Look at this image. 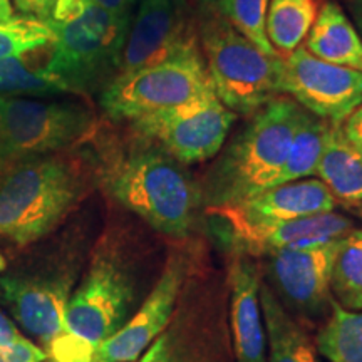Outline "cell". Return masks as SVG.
Listing matches in <instances>:
<instances>
[{"label":"cell","mask_w":362,"mask_h":362,"mask_svg":"<svg viewBox=\"0 0 362 362\" xmlns=\"http://www.w3.org/2000/svg\"><path fill=\"white\" fill-rule=\"evenodd\" d=\"M13 17L12 0H0V21H7Z\"/></svg>","instance_id":"36"},{"label":"cell","mask_w":362,"mask_h":362,"mask_svg":"<svg viewBox=\"0 0 362 362\" xmlns=\"http://www.w3.org/2000/svg\"><path fill=\"white\" fill-rule=\"evenodd\" d=\"M200 49L116 76L101 90V107L111 119L131 121L180 106L214 90Z\"/></svg>","instance_id":"8"},{"label":"cell","mask_w":362,"mask_h":362,"mask_svg":"<svg viewBox=\"0 0 362 362\" xmlns=\"http://www.w3.org/2000/svg\"><path fill=\"white\" fill-rule=\"evenodd\" d=\"M52 39L49 25L34 17L13 16L12 19L0 21V59L49 47Z\"/></svg>","instance_id":"28"},{"label":"cell","mask_w":362,"mask_h":362,"mask_svg":"<svg viewBox=\"0 0 362 362\" xmlns=\"http://www.w3.org/2000/svg\"><path fill=\"white\" fill-rule=\"evenodd\" d=\"M57 2L59 0H13V6L21 12V16L45 21L52 13Z\"/></svg>","instance_id":"30"},{"label":"cell","mask_w":362,"mask_h":362,"mask_svg":"<svg viewBox=\"0 0 362 362\" xmlns=\"http://www.w3.org/2000/svg\"><path fill=\"white\" fill-rule=\"evenodd\" d=\"M98 178L112 200L156 232L175 240L193 232L203 205L202 187L185 165L155 143L138 138L104 149Z\"/></svg>","instance_id":"1"},{"label":"cell","mask_w":362,"mask_h":362,"mask_svg":"<svg viewBox=\"0 0 362 362\" xmlns=\"http://www.w3.org/2000/svg\"><path fill=\"white\" fill-rule=\"evenodd\" d=\"M235 117L216 96L215 89L180 106L131 121L138 138L155 143L181 165L214 158L223 148Z\"/></svg>","instance_id":"10"},{"label":"cell","mask_w":362,"mask_h":362,"mask_svg":"<svg viewBox=\"0 0 362 362\" xmlns=\"http://www.w3.org/2000/svg\"><path fill=\"white\" fill-rule=\"evenodd\" d=\"M21 339L22 334L17 329V325L0 310V349H7V347L16 346Z\"/></svg>","instance_id":"31"},{"label":"cell","mask_w":362,"mask_h":362,"mask_svg":"<svg viewBox=\"0 0 362 362\" xmlns=\"http://www.w3.org/2000/svg\"><path fill=\"white\" fill-rule=\"evenodd\" d=\"M346 2L347 7H349L352 19H354L357 33L362 37V0H346Z\"/></svg>","instance_id":"35"},{"label":"cell","mask_w":362,"mask_h":362,"mask_svg":"<svg viewBox=\"0 0 362 362\" xmlns=\"http://www.w3.org/2000/svg\"><path fill=\"white\" fill-rule=\"evenodd\" d=\"M336 205V198L322 181L304 178L267 188L233 205L206 206L205 214L218 220L228 235H233L302 216L327 214L334 211Z\"/></svg>","instance_id":"15"},{"label":"cell","mask_w":362,"mask_h":362,"mask_svg":"<svg viewBox=\"0 0 362 362\" xmlns=\"http://www.w3.org/2000/svg\"><path fill=\"white\" fill-rule=\"evenodd\" d=\"M129 21L90 0H59L44 21L54 35L45 71L67 93L103 90L119 72Z\"/></svg>","instance_id":"3"},{"label":"cell","mask_w":362,"mask_h":362,"mask_svg":"<svg viewBox=\"0 0 362 362\" xmlns=\"http://www.w3.org/2000/svg\"><path fill=\"white\" fill-rule=\"evenodd\" d=\"M352 221L334 211L327 214L302 216L282 221V223L265 226V228L243 230L230 235V242L237 245V252L247 255H265L277 250H298V248L320 247L336 242L347 235Z\"/></svg>","instance_id":"18"},{"label":"cell","mask_w":362,"mask_h":362,"mask_svg":"<svg viewBox=\"0 0 362 362\" xmlns=\"http://www.w3.org/2000/svg\"><path fill=\"white\" fill-rule=\"evenodd\" d=\"M304 107L277 96L253 112L202 187L206 206L233 205L275 185Z\"/></svg>","instance_id":"4"},{"label":"cell","mask_w":362,"mask_h":362,"mask_svg":"<svg viewBox=\"0 0 362 362\" xmlns=\"http://www.w3.org/2000/svg\"><path fill=\"white\" fill-rule=\"evenodd\" d=\"M93 362H94V361H93Z\"/></svg>","instance_id":"41"},{"label":"cell","mask_w":362,"mask_h":362,"mask_svg":"<svg viewBox=\"0 0 362 362\" xmlns=\"http://www.w3.org/2000/svg\"><path fill=\"white\" fill-rule=\"evenodd\" d=\"M136 277L129 262L111 242H103L66 307L67 332L94 349L129 320Z\"/></svg>","instance_id":"9"},{"label":"cell","mask_w":362,"mask_h":362,"mask_svg":"<svg viewBox=\"0 0 362 362\" xmlns=\"http://www.w3.org/2000/svg\"><path fill=\"white\" fill-rule=\"evenodd\" d=\"M6 269H7V260H6V257L2 255V252H0V274H2Z\"/></svg>","instance_id":"37"},{"label":"cell","mask_w":362,"mask_h":362,"mask_svg":"<svg viewBox=\"0 0 362 362\" xmlns=\"http://www.w3.org/2000/svg\"><path fill=\"white\" fill-rule=\"evenodd\" d=\"M39 51L0 59V96L37 98L67 93L64 86L45 71V64L37 66L34 56Z\"/></svg>","instance_id":"24"},{"label":"cell","mask_w":362,"mask_h":362,"mask_svg":"<svg viewBox=\"0 0 362 362\" xmlns=\"http://www.w3.org/2000/svg\"><path fill=\"white\" fill-rule=\"evenodd\" d=\"M94 133L96 117L83 104L4 98L0 168L27 158L64 153Z\"/></svg>","instance_id":"7"},{"label":"cell","mask_w":362,"mask_h":362,"mask_svg":"<svg viewBox=\"0 0 362 362\" xmlns=\"http://www.w3.org/2000/svg\"><path fill=\"white\" fill-rule=\"evenodd\" d=\"M88 189V175L67 153L27 158L0 168V235L19 247L52 232Z\"/></svg>","instance_id":"2"},{"label":"cell","mask_w":362,"mask_h":362,"mask_svg":"<svg viewBox=\"0 0 362 362\" xmlns=\"http://www.w3.org/2000/svg\"><path fill=\"white\" fill-rule=\"evenodd\" d=\"M327 128V121L320 119V117L310 115L309 111L304 110L296 133H293L288 156L284 163L282 170H280L277 180H275L274 187L309 178L315 173Z\"/></svg>","instance_id":"25"},{"label":"cell","mask_w":362,"mask_h":362,"mask_svg":"<svg viewBox=\"0 0 362 362\" xmlns=\"http://www.w3.org/2000/svg\"><path fill=\"white\" fill-rule=\"evenodd\" d=\"M359 214H361V216H362V206H361V210H359Z\"/></svg>","instance_id":"40"},{"label":"cell","mask_w":362,"mask_h":362,"mask_svg":"<svg viewBox=\"0 0 362 362\" xmlns=\"http://www.w3.org/2000/svg\"><path fill=\"white\" fill-rule=\"evenodd\" d=\"M260 272L250 255L235 252L226 270L228 327L235 362H267V334L260 307Z\"/></svg>","instance_id":"17"},{"label":"cell","mask_w":362,"mask_h":362,"mask_svg":"<svg viewBox=\"0 0 362 362\" xmlns=\"http://www.w3.org/2000/svg\"><path fill=\"white\" fill-rule=\"evenodd\" d=\"M136 2H138V0H133V4H136ZM168 2L176 4V6H180V7H187V0H168Z\"/></svg>","instance_id":"38"},{"label":"cell","mask_w":362,"mask_h":362,"mask_svg":"<svg viewBox=\"0 0 362 362\" xmlns=\"http://www.w3.org/2000/svg\"><path fill=\"white\" fill-rule=\"evenodd\" d=\"M198 253L170 324L134 362H235L228 327V284Z\"/></svg>","instance_id":"5"},{"label":"cell","mask_w":362,"mask_h":362,"mask_svg":"<svg viewBox=\"0 0 362 362\" xmlns=\"http://www.w3.org/2000/svg\"><path fill=\"white\" fill-rule=\"evenodd\" d=\"M198 37L216 96L235 115L252 116L282 93L284 57L260 51L220 13L200 17Z\"/></svg>","instance_id":"6"},{"label":"cell","mask_w":362,"mask_h":362,"mask_svg":"<svg viewBox=\"0 0 362 362\" xmlns=\"http://www.w3.org/2000/svg\"><path fill=\"white\" fill-rule=\"evenodd\" d=\"M197 257L188 247H176L170 253L149 296L115 336L99 344L94 362H134L146 352L170 324Z\"/></svg>","instance_id":"11"},{"label":"cell","mask_w":362,"mask_h":362,"mask_svg":"<svg viewBox=\"0 0 362 362\" xmlns=\"http://www.w3.org/2000/svg\"><path fill=\"white\" fill-rule=\"evenodd\" d=\"M47 352L29 339L22 337L16 346L0 349V362H44Z\"/></svg>","instance_id":"29"},{"label":"cell","mask_w":362,"mask_h":362,"mask_svg":"<svg viewBox=\"0 0 362 362\" xmlns=\"http://www.w3.org/2000/svg\"><path fill=\"white\" fill-rule=\"evenodd\" d=\"M2 104H4V96H0V124H2Z\"/></svg>","instance_id":"39"},{"label":"cell","mask_w":362,"mask_h":362,"mask_svg":"<svg viewBox=\"0 0 362 362\" xmlns=\"http://www.w3.org/2000/svg\"><path fill=\"white\" fill-rule=\"evenodd\" d=\"M282 93L310 115L342 124L362 104V71L329 64L298 45L284 59Z\"/></svg>","instance_id":"12"},{"label":"cell","mask_w":362,"mask_h":362,"mask_svg":"<svg viewBox=\"0 0 362 362\" xmlns=\"http://www.w3.org/2000/svg\"><path fill=\"white\" fill-rule=\"evenodd\" d=\"M90 2L121 17H131V8L134 6L133 0H90Z\"/></svg>","instance_id":"33"},{"label":"cell","mask_w":362,"mask_h":362,"mask_svg":"<svg viewBox=\"0 0 362 362\" xmlns=\"http://www.w3.org/2000/svg\"><path fill=\"white\" fill-rule=\"evenodd\" d=\"M332 197L344 205L362 203V149L342 131V124L329 123L315 173Z\"/></svg>","instance_id":"19"},{"label":"cell","mask_w":362,"mask_h":362,"mask_svg":"<svg viewBox=\"0 0 362 362\" xmlns=\"http://www.w3.org/2000/svg\"><path fill=\"white\" fill-rule=\"evenodd\" d=\"M342 131L356 146L362 149V104L344 121Z\"/></svg>","instance_id":"32"},{"label":"cell","mask_w":362,"mask_h":362,"mask_svg":"<svg viewBox=\"0 0 362 362\" xmlns=\"http://www.w3.org/2000/svg\"><path fill=\"white\" fill-rule=\"evenodd\" d=\"M74 275L61 274L0 275V302L13 319L47 352L66 334V307Z\"/></svg>","instance_id":"16"},{"label":"cell","mask_w":362,"mask_h":362,"mask_svg":"<svg viewBox=\"0 0 362 362\" xmlns=\"http://www.w3.org/2000/svg\"><path fill=\"white\" fill-rule=\"evenodd\" d=\"M315 339V349L329 362H362V310H347L336 300Z\"/></svg>","instance_id":"23"},{"label":"cell","mask_w":362,"mask_h":362,"mask_svg":"<svg viewBox=\"0 0 362 362\" xmlns=\"http://www.w3.org/2000/svg\"><path fill=\"white\" fill-rule=\"evenodd\" d=\"M330 291L347 310H362V230H351L339 240Z\"/></svg>","instance_id":"26"},{"label":"cell","mask_w":362,"mask_h":362,"mask_svg":"<svg viewBox=\"0 0 362 362\" xmlns=\"http://www.w3.org/2000/svg\"><path fill=\"white\" fill-rule=\"evenodd\" d=\"M119 61V74L133 72L200 49L198 33L185 7L168 0H138Z\"/></svg>","instance_id":"14"},{"label":"cell","mask_w":362,"mask_h":362,"mask_svg":"<svg viewBox=\"0 0 362 362\" xmlns=\"http://www.w3.org/2000/svg\"><path fill=\"white\" fill-rule=\"evenodd\" d=\"M269 4L270 0H218L216 12L260 51L269 56H279L265 33Z\"/></svg>","instance_id":"27"},{"label":"cell","mask_w":362,"mask_h":362,"mask_svg":"<svg viewBox=\"0 0 362 362\" xmlns=\"http://www.w3.org/2000/svg\"><path fill=\"white\" fill-rule=\"evenodd\" d=\"M260 307L267 334V362H319L304 325L285 309L269 282H260Z\"/></svg>","instance_id":"21"},{"label":"cell","mask_w":362,"mask_h":362,"mask_svg":"<svg viewBox=\"0 0 362 362\" xmlns=\"http://www.w3.org/2000/svg\"><path fill=\"white\" fill-rule=\"evenodd\" d=\"M317 17L315 0H270L267 11V39L280 57L296 51Z\"/></svg>","instance_id":"22"},{"label":"cell","mask_w":362,"mask_h":362,"mask_svg":"<svg viewBox=\"0 0 362 362\" xmlns=\"http://www.w3.org/2000/svg\"><path fill=\"white\" fill-rule=\"evenodd\" d=\"M304 47L329 64L362 71V37L336 2H325L317 11Z\"/></svg>","instance_id":"20"},{"label":"cell","mask_w":362,"mask_h":362,"mask_svg":"<svg viewBox=\"0 0 362 362\" xmlns=\"http://www.w3.org/2000/svg\"><path fill=\"white\" fill-rule=\"evenodd\" d=\"M341 240V238H339ZM339 240L320 247L265 253L270 287L285 309L298 319L320 315L332 305V265Z\"/></svg>","instance_id":"13"},{"label":"cell","mask_w":362,"mask_h":362,"mask_svg":"<svg viewBox=\"0 0 362 362\" xmlns=\"http://www.w3.org/2000/svg\"><path fill=\"white\" fill-rule=\"evenodd\" d=\"M192 6L197 8L200 17L205 16H211V13H218L216 12V7H218V0H189Z\"/></svg>","instance_id":"34"}]
</instances>
